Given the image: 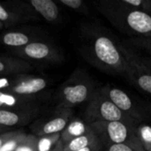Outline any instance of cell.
<instances>
[{"mask_svg": "<svg viewBox=\"0 0 151 151\" xmlns=\"http://www.w3.org/2000/svg\"><path fill=\"white\" fill-rule=\"evenodd\" d=\"M101 142L98 139V137L96 135V134L93 132V130L91 129L90 132L74 138L73 140H71L70 142H66L64 144V151H77L89 147L91 145L96 144Z\"/></svg>", "mask_w": 151, "mask_h": 151, "instance_id": "19", "label": "cell"}, {"mask_svg": "<svg viewBox=\"0 0 151 151\" xmlns=\"http://www.w3.org/2000/svg\"><path fill=\"white\" fill-rule=\"evenodd\" d=\"M34 69L32 63L19 58L0 56V77L28 73Z\"/></svg>", "mask_w": 151, "mask_h": 151, "instance_id": "17", "label": "cell"}, {"mask_svg": "<svg viewBox=\"0 0 151 151\" xmlns=\"http://www.w3.org/2000/svg\"><path fill=\"white\" fill-rule=\"evenodd\" d=\"M129 7L151 16V0H123Z\"/></svg>", "mask_w": 151, "mask_h": 151, "instance_id": "24", "label": "cell"}, {"mask_svg": "<svg viewBox=\"0 0 151 151\" xmlns=\"http://www.w3.org/2000/svg\"><path fill=\"white\" fill-rule=\"evenodd\" d=\"M99 89L123 113L133 119L143 123L151 117L150 104L133 97L125 90L110 84L99 87Z\"/></svg>", "mask_w": 151, "mask_h": 151, "instance_id": "6", "label": "cell"}, {"mask_svg": "<svg viewBox=\"0 0 151 151\" xmlns=\"http://www.w3.org/2000/svg\"><path fill=\"white\" fill-rule=\"evenodd\" d=\"M127 60L128 69L125 80L135 88L151 96V71L129 59Z\"/></svg>", "mask_w": 151, "mask_h": 151, "instance_id": "14", "label": "cell"}, {"mask_svg": "<svg viewBox=\"0 0 151 151\" xmlns=\"http://www.w3.org/2000/svg\"><path fill=\"white\" fill-rule=\"evenodd\" d=\"M84 120L88 125L96 122L112 121H120L133 125L141 124L123 113L107 96L100 91L99 88L87 104L84 112Z\"/></svg>", "mask_w": 151, "mask_h": 151, "instance_id": "5", "label": "cell"}, {"mask_svg": "<svg viewBox=\"0 0 151 151\" xmlns=\"http://www.w3.org/2000/svg\"><path fill=\"white\" fill-rule=\"evenodd\" d=\"M42 97H24L0 91V110L40 111Z\"/></svg>", "mask_w": 151, "mask_h": 151, "instance_id": "13", "label": "cell"}, {"mask_svg": "<svg viewBox=\"0 0 151 151\" xmlns=\"http://www.w3.org/2000/svg\"><path fill=\"white\" fill-rule=\"evenodd\" d=\"M59 141H60V134L39 136L36 139V150L50 151Z\"/></svg>", "mask_w": 151, "mask_h": 151, "instance_id": "22", "label": "cell"}, {"mask_svg": "<svg viewBox=\"0 0 151 151\" xmlns=\"http://www.w3.org/2000/svg\"><path fill=\"white\" fill-rule=\"evenodd\" d=\"M98 88L86 70L76 69L58 91V108L73 109L82 104H88Z\"/></svg>", "mask_w": 151, "mask_h": 151, "instance_id": "3", "label": "cell"}, {"mask_svg": "<svg viewBox=\"0 0 151 151\" xmlns=\"http://www.w3.org/2000/svg\"><path fill=\"white\" fill-rule=\"evenodd\" d=\"M13 53L20 59L37 63L53 64L63 61L64 55L54 43L42 40L33 42L24 47L12 50Z\"/></svg>", "mask_w": 151, "mask_h": 151, "instance_id": "8", "label": "cell"}, {"mask_svg": "<svg viewBox=\"0 0 151 151\" xmlns=\"http://www.w3.org/2000/svg\"><path fill=\"white\" fill-rule=\"evenodd\" d=\"M46 78L29 73L0 77V91L24 97H42L39 95L46 89Z\"/></svg>", "mask_w": 151, "mask_h": 151, "instance_id": "7", "label": "cell"}, {"mask_svg": "<svg viewBox=\"0 0 151 151\" xmlns=\"http://www.w3.org/2000/svg\"><path fill=\"white\" fill-rule=\"evenodd\" d=\"M16 131H9V132H4L0 134V148L3 146L4 143H5L10 138H12Z\"/></svg>", "mask_w": 151, "mask_h": 151, "instance_id": "27", "label": "cell"}, {"mask_svg": "<svg viewBox=\"0 0 151 151\" xmlns=\"http://www.w3.org/2000/svg\"><path fill=\"white\" fill-rule=\"evenodd\" d=\"M41 17L27 1L0 2V22L4 27L38 21Z\"/></svg>", "mask_w": 151, "mask_h": 151, "instance_id": "9", "label": "cell"}, {"mask_svg": "<svg viewBox=\"0 0 151 151\" xmlns=\"http://www.w3.org/2000/svg\"><path fill=\"white\" fill-rule=\"evenodd\" d=\"M96 11L127 38H151V16L127 6L123 0L94 2Z\"/></svg>", "mask_w": 151, "mask_h": 151, "instance_id": "2", "label": "cell"}, {"mask_svg": "<svg viewBox=\"0 0 151 151\" xmlns=\"http://www.w3.org/2000/svg\"><path fill=\"white\" fill-rule=\"evenodd\" d=\"M4 128H2V127H0V134H2V133H4Z\"/></svg>", "mask_w": 151, "mask_h": 151, "instance_id": "30", "label": "cell"}, {"mask_svg": "<svg viewBox=\"0 0 151 151\" xmlns=\"http://www.w3.org/2000/svg\"><path fill=\"white\" fill-rule=\"evenodd\" d=\"M104 147L115 144L127 145L137 151H143L136 134L138 125L120 121L96 122L89 124Z\"/></svg>", "mask_w": 151, "mask_h": 151, "instance_id": "4", "label": "cell"}, {"mask_svg": "<svg viewBox=\"0 0 151 151\" xmlns=\"http://www.w3.org/2000/svg\"><path fill=\"white\" fill-rule=\"evenodd\" d=\"M73 109L57 108L56 112L52 115L35 121L32 126L33 134L39 137L61 134L73 119Z\"/></svg>", "mask_w": 151, "mask_h": 151, "instance_id": "10", "label": "cell"}, {"mask_svg": "<svg viewBox=\"0 0 151 151\" xmlns=\"http://www.w3.org/2000/svg\"><path fill=\"white\" fill-rule=\"evenodd\" d=\"M122 45L127 59L151 71V38H125Z\"/></svg>", "mask_w": 151, "mask_h": 151, "instance_id": "11", "label": "cell"}, {"mask_svg": "<svg viewBox=\"0 0 151 151\" xmlns=\"http://www.w3.org/2000/svg\"><path fill=\"white\" fill-rule=\"evenodd\" d=\"M76 47L81 56L95 68L125 79L128 60L122 40L100 20L96 18L81 20L77 27Z\"/></svg>", "mask_w": 151, "mask_h": 151, "instance_id": "1", "label": "cell"}, {"mask_svg": "<svg viewBox=\"0 0 151 151\" xmlns=\"http://www.w3.org/2000/svg\"><path fill=\"white\" fill-rule=\"evenodd\" d=\"M104 151H137L134 149L124 145V144H115V145H109L104 147Z\"/></svg>", "mask_w": 151, "mask_h": 151, "instance_id": "26", "label": "cell"}, {"mask_svg": "<svg viewBox=\"0 0 151 151\" xmlns=\"http://www.w3.org/2000/svg\"><path fill=\"white\" fill-rule=\"evenodd\" d=\"M3 28H4V25L0 22V30H2Z\"/></svg>", "mask_w": 151, "mask_h": 151, "instance_id": "31", "label": "cell"}, {"mask_svg": "<svg viewBox=\"0 0 151 151\" xmlns=\"http://www.w3.org/2000/svg\"><path fill=\"white\" fill-rule=\"evenodd\" d=\"M91 131L90 126L81 119H72L66 127L60 134V140L63 143H66L71 140L80 137Z\"/></svg>", "mask_w": 151, "mask_h": 151, "instance_id": "18", "label": "cell"}, {"mask_svg": "<svg viewBox=\"0 0 151 151\" xmlns=\"http://www.w3.org/2000/svg\"><path fill=\"white\" fill-rule=\"evenodd\" d=\"M43 32L34 28L12 29L7 30L0 36V42L3 45L12 48L13 50L24 47L33 42L45 40Z\"/></svg>", "mask_w": 151, "mask_h": 151, "instance_id": "12", "label": "cell"}, {"mask_svg": "<svg viewBox=\"0 0 151 151\" xmlns=\"http://www.w3.org/2000/svg\"><path fill=\"white\" fill-rule=\"evenodd\" d=\"M104 145L101 142H99V143L91 145L89 147H87V148H84L77 151H104Z\"/></svg>", "mask_w": 151, "mask_h": 151, "instance_id": "28", "label": "cell"}, {"mask_svg": "<svg viewBox=\"0 0 151 151\" xmlns=\"http://www.w3.org/2000/svg\"><path fill=\"white\" fill-rule=\"evenodd\" d=\"M34 11L47 22L58 24L61 20V12L58 4L52 0L27 1Z\"/></svg>", "mask_w": 151, "mask_h": 151, "instance_id": "16", "label": "cell"}, {"mask_svg": "<svg viewBox=\"0 0 151 151\" xmlns=\"http://www.w3.org/2000/svg\"><path fill=\"white\" fill-rule=\"evenodd\" d=\"M58 3L81 15L87 17V19H95L90 7L82 0H59Z\"/></svg>", "mask_w": 151, "mask_h": 151, "instance_id": "20", "label": "cell"}, {"mask_svg": "<svg viewBox=\"0 0 151 151\" xmlns=\"http://www.w3.org/2000/svg\"><path fill=\"white\" fill-rule=\"evenodd\" d=\"M136 134L143 151H151V125L145 122L138 125Z\"/></svg>", "mask_w": 151, "mask_h": 151, "instance_id": "21", "label": "cell"}, {"mask_svg": "<svg viewBox=\"0 0 151 151\" xmlns=\"http://www.w3.org/2000/svg\"><path fill=\"white\" fill-rule=\"evenodd\" d=\"M50 151H64V143H63V142L60 140V141L56 144V146H55Z\"/></svg>", "mask_w": 151, "mask_h": 151, "instance_id": "29", "label": "cell"}, {"mask_svg": "<svg viewBox=\"0 0 151 151\" xmlns=\"http://www.w3.org/2000/svg\"><path fill=\"white\" fill-rule=\"evenodd\" d=\"M36 139L37 137L34 134H27L15 151H37Z\"/></svg>", "mask_w": 151, "mask_h": 151, "instance_id": "25", "label": "cell"}, {"mask_svg": "<svg viewBox=\"0 0 151 151\" xmlns=\"http://www.w3.org/2000/svg\"><path fill=\"white\" fill-rule=\"evenodd\" d=\"M27 134L24 133L23 131L17 130L14 135L3 144V146L0 148V151H15L18 146L24 140V138L27 136Z\"/></svg>", "mask_w": 151, "mask_h": 151, "instance_id": "23", "label": "cell"}, {"mask_svg": "<svg viewBox=\"0 0 151 151\" xmlns=\"http://www.w3.org/2000/svg\"><path fill=\"white\" fill-rule=\"evenodd\" d=\"M39 111L20 110H0V127L9 128L28 124L35 119Z\"/></svg>", "mask_w": 151, "mask_h": 151, "instance_id": "15", "label": "cell"}]
</instances>
